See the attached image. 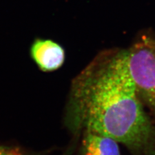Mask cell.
Returning a JSON list of instances; mask_svg holds the SVG:
<instances>
[{"label": "cell", "instance_id": "obj_1", "mask_svg": "<svg viewBox=\"0 0 155 155\" xmlns=\"http://www.w3.org/2000/svg\"><path fill=\"white\" fill-rule=\"evenodd\" d=\"M66 120L72 131L112 138L135 155H155V127L130 74L128 51L104 53L78 75Z\"/></svg>", "mask_w": 155, "mask_h": 155}, {"label": "cell", "instance_id": "obj_2", "mask_svg": "<svg viewBox=\"0 0 155 155\" xmlns=\"http://www.w3.org/2000/svg\"><path fill=\"white\" fill-rule=\"evenodd\" d=\"M128 61L140 99L155 113V37H140L128 51Z\"/></svg>", "mask_w": 155, "mask_h": 155}, {"label": "cell", "instance_id": "obj_3", "mask_svg": "<svg viewBox=\"0 0 155 155\" xmlns=\"http://www.w3.org/2000/svg\"><path fill=\"white\" fill-rule=\"evenodd\" d=\"M30 56L37 67L43 72L58 70L65 60L64 48L50 39H36L30 47Z\"/></svg>", "mask_w": 155, "mask_h": 155}, {"label": "cell", "instance_id": "obj_4", "mask_svg": "<svg viewBox=\"0 0 155 155\" xmlns=\"http://www.w3.org/2000/svg\"><path fill=\"white\" fill-rule=\"evenodd\" d=\"M80 155H122L118 143L112 138L84 132Z\"/></svg>", "mask_w": 155, "mask_h": 155}, {"label": "cell", "instance_id": "obj_5", "mask_svg": "<svg viewBox=\"0 0 155 155\" xmlns=\"http://www.w3.org/2000/svg\"><path fill=\"white\" fill-rule=\"evenodd\" d=\"M0 155H24L20 149L17 147L0 146Z\"/></svg>", "mask_w": 155, "mask_h": 155}]
</instances>
